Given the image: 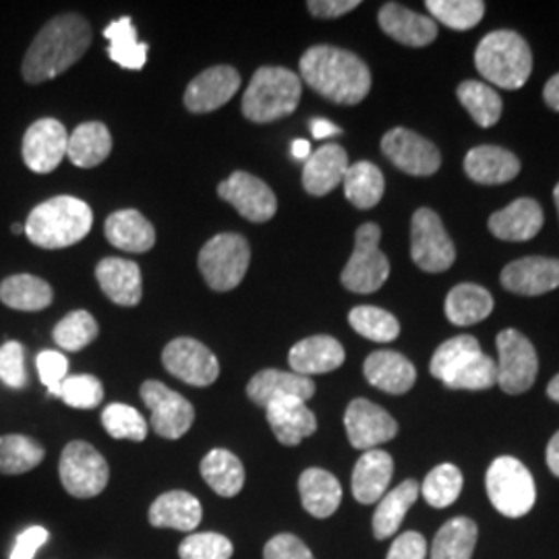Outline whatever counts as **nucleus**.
I'll return each mask as SVG.
<instances>
[{
  "label": "nucleus",
  "instance_id": "nucleus-1",
  "mask_svg": "<svg viewBox=\"0 0 559 559\" xmlns=\"http://www.w3.org/2000/svg\"><path fill=\"white\" fill-rule=\"evenodd\" d=\"M92 44V27L78 13L59 15L48 21L34 38L23 59V80L44 83L62 75L87 52Z\"/></svg>",
  "mask_w": 559,
  "mask_h": 559
},
{
  "label": "nucleus",
  "instance_id": "nucleus-2",
  "mask_svg": "<svg viewBox=\"0 0 559 559\" xmlns=\"http://www.w3.org/2000/svg\"><path fill=\"white\" fill-rule=\"evenodd\" d=\"M300 78L320 96L342 106H355L371 90V71L362 60L336 46H313L300 59Z\"/></svg>",
  "mask_w": 559,
  "mask_h": 559
},
{
  "label": "nucleus",
  "instance_id": "nucleus-3",
  "mask_svg": "<svg viewBox=\"0 0 559 559\" xmlns=\"http://www.w3.org/2000/svg\"><path fill=\"white\" fill-rule=\"evenodd\" d=\"M92 226L94 214L85 201L59 195L32 210L25 222V235L41 249H64L85 239Z\"/></svg>",
  "mask_w": 559,
  "mask_h": 559
},
{
  "label": "nucleus",
  "instance_id": "nucleus-4",
  "mask_svg": "<svg viewBox=\"0 0 559 559\" xmlns=\"http://www.w3.org/2000/svg\"><path fill=\"white\" fill-rule=\"evenodd\" d=\"M431 376L450 390L480 392L498 383V365L480 350L477 338L464 334L445 340L431 359Z\"/></svg>",
  "mask_w": 559,
  "mask_h": 559
},
{
  "label": "nucleus",
  "instance_id": "nucleus-5",
  "mask_svg": "<svg viewBox=\"0 0 559 559\" xmlns=\"http://www.w3.org/2000/svg\"><path fill=\"white\" fill-rule=\"evenodd\" d=\"M480 75L501 90H520L533 71V52L526 40L512 29L487 34L475 50Z\"/></svg>",
  "mask_w": 559,
  "mask_h": 559
},
{
  "label": "nucleus",
  "instance_id": "nucleus-6",
  "mask_svg": "<svg viewBox=\"0 0 559 559\" xmlns=\"http://www.w3.org/2000/svg\"><path fill=\"white\" fill-rule=\"evenodd\" d=\"M302 83L284 67H261L242 96V115L265 124L290 117L299 106Z\"/></svg>",
  "mask_w": 559,
  "mask_h": 559
},
{
  "label": "nucleus",
  "instance_id": "nucleus-7",
  "mask_svg": "<svg viewBox=\"0 0 559 559\" xmlns=\"http://www.w3.org/2000/svg\"><path fill=\"white\" fill-rule=\"evenodd\" d=\"M485 485L493 508L508 519L526 516L537 501L533 475L519 459L512 456H500L491 462Z\"/></svg>",
  "mask_w": 559,
  "mask_h": 559
},
{
  "label": "nucleus",
  "instance_id": "nucleus-8",
  "mask_svg": "<svg viewBox=\"0 0 559 559\" xmlns=\"http://www.w3.org/2000/svg\"><path fill=\"white\" fill-rule=\"evenodd\" d=\"M251 263L249 242L235 233H222L207 240L200 251L201 276L216 293L237 288Z\"/></svg>",
  "mask_w": 559,
  "mask_h": 559
},
{
  "label": "nucleus",
  "instance_id": "nucleus-9",
  "mask_svg": "<svg viewBox=\"0 0 559 559\" xmlns=\"http://www.w3.org/2000/svg\"><path fill=\"white\" fill-rule=\"evenodd\" d=\"M381 228L373 222L362 224L355 235V251L342 270V284L357 295L380 290L390 276V261L380 249Z\"/></svg>",
  "mask_w": 559,
  "mask_h": 559
},
{
  "label": "nucleus",
  "instance_id": "nucleus-10",
  "mask_svg": "<svg viewBox=\"0 0 559 559\" xmlns=\"http://www.w3.org/2000/svg\"><path fill=\"white\" fill-rule=\"evenodd\" d=\"M60 483L64 491L78 500L100 496L110 479L108 462L87 441H71L64 445L59 464Z\"/></svg>",
  "mask_w": 559,
  "mask_h": 559
},
{
  "label": "nucleus",
  "instance_id": "nucleus-11",
  "mask_svg": "<svg viewBox=\"0 0 559 559\" xmlns=\"http://www.w3.org/2000/svg\"><path fill=\"white\" fill-rule=\"evenodd\" d=\"M411 255L420 270L429 274L445 272L456 261L454 242L445 233L440 216L429 207H420L413 216Z\"/></svg>",
  "mask_w": 559,
  "mask_h": 559
},
{
  "label": "nucleus",
  "instance_id": "nucleus-12",
  "mask_svg": "<svg viewBox=\"0 0 559 559\" xmlns=\"http://www.w3.org/2000/svg\"><path fill=\"white\" fill-rule=\"evenodd\" d=\"M498 385L506 394L519 396L533 388L539 373V357L531 340L519 330H503L498 336Z\"/></svg>",
  "mask_w": 559,
  "mask_h": 559
},
{
  "label": "nucleus",
  "instance_id": "nucleus-13",
  "mask_svg": "<svg viewBox=\"0 0 559 559\" xmlns=\"http://www.w3.org/2000/svg\"><path fill=\"white\" fill-rule=\"evenodd\" d=\"M140 396L152 413V429L164 440H179L191 429L195 408L179 392L170 390L162 381L147 380L141 383Z\"/></svg>",
  "mask_w": 559,
  "mask_h": 559
},
{
  "label": "nucleus",
  "instance_id": "nucleus-14",
  "mask_svg": "<svg viewBox=\"0 0 559 559\" xmlns=\"http://www.w3.org/2000/svg\"><path fill=\"white\" fill-rule=\"evenodd\" d=\"M381 152L396 168L411 177H431L440 170L441 154L438 145L404 127H396L383 135Z\"/></svg>",
  "mask_w": 559,
  "mask_h": 559
},
{
  "label": "nucleus",
  "instance_id": "nucleus-15",
  "mask_svg": "<svg viewBox=\"0 0 559 559\" xmlns=\"http://www.w3.org/2000/svg\"><path fill=\"white\" fill-rule=\"evenodd\" d=\"M162 365L170 376L195 388H207L221 376V362L216 355L193 338H177L166 344Z\"/></svg>",
  "mask_w": 559,
  "mask_h": 559
},
{
  "label": "nucleus",
  "instance_id": "nucleus-16",
  "mask_svg": "<svg viewBox=\"0 0 559 559\" xmlns=\"http://www.w3.org/2000/svg\"><path fill=\"white\" fill-rule=\"evenodd\" d=\"M346 436L353 448L369 452L378 450V445L394 440L399 433V423L381 406L371 400H353L344 415Z\"/></svg>",
  "mask_w": 559,
  "mask_h": 559
},
{
  "label": "nucleus",
  "instance_id": "nucleus-17",
  "mask_svg": "<svg viewBox=\"0 0 559 559\" xmlns=\"http://www.w3.org/2000/svg\"><path fill=\"white\" fill-rule=\"evenodd\" d=\"M218 195L228 201L242 218L255 224L272 221L278 212V200L263 180L249 173H233L218 185Z\"/></svg>",
  "mask_w": 559,
  "mask_h": 559
},
{
  "label": "nucleus",
  "instance_id": "nucleus-18",
  "mask_svg": "<svg viewBox=\"0 0 559 559\" xmlns=\"http://www.w3.org/2000/svg\"><path fill=\"white\" fill-rule=\"evenodd\" d=\"M67 145L69 133L62 122L57 119L36 120L23 138V162L29 170L48 175L67 158Z\"/></svg>",
  "mask_w": 559,
  "mask_h": 559
},
{
  "label": "nucleus",
  "instance_id": "nucleus-19",
  "mask_svg": "<svg viewBox=\"0 0 559 559\" xmlns=\"http://www.w3.org/2000/svg\"><path fill=\"white\" fill-rule=\"evenodd\" d=\"M240 75L235 67L218 64L200 73L187 85L185 106L193 115H207L233 100L239 92Z\"/></svg>",
  "mask_w": 559,
  "mask_h": 559
},
{
  "label": "nucleus",
  "instance_id": "nucleus-20",
  "mask_svg": "<svg viewBox=\"0 0 559 559\" xmlns=\"http://www.w3.org/2000/svg\"><path fill=\"white\" fill-rule=\"evenodd\" d=\"M501 286L514 295L537 297L559 286V260L524 258L501 270Z\"/></svg>",
  "mask_w": 559,
  "mask_h": 559
},
{
  "label": "nucleus",
  "instance_id": "nucleus-21",
  "mask_svg": "<svg viewBox=\"0 0 559 559\" xmlns=\"http://www.w3.org/2000/svg\"><path fill=\"white\" fill-rule=\"evenodd\" d=\"M316 394V383L311 378H305L293 371L280 369H263L255 373L249 385L247 396L261 408H267L272 402L282 399H297L307 402Z\"/></svg>",
  "mask_w": 559,
  "mask_h": 559
},
{
  "label": "nucleus",
  "instance_id": "nucleus-22",
  "mask_svg": "<svg viewBox=\"0 0 559 559\" xmlns=\"http://www.w3.org/2000/svg\"><path fill=\"white\" fill-rule=\"evenodd\" d=\"M270 429L282 445H299L318 431V419L307 402L297 399H282L265 408Z\"/></svg>",
  "mask_w": 559,
  "mask_h": 559
},
{
  "label": "nucleus",
  "instance_id": "nucleus-23",
  "mask_svg": "<svg viewBox=\"0 0 559 559\" xmlns=\"http://www.w3.org/2000/svg\"><path fill=\"white\" fill-rule=\"evenodd\" d=\"M348 154L338 143H325L313 152L302 168V187L309 195L323 198L332 193L348 170Z\"/></svg>",
  "mask_w": 559,
  "mask_h": 559
},
{
  "label": "nucleus",
  "instance_id": "nucleus-24",
  "mask_svg": "<svg viewBox=\"0 0 559 559\" xmlns=\"http://www.w3.org/2000/svg\"><path fill=\"white\" fill-rule=\"evenodd\" d=\"M381 29L394 38V40L411 46V48H423L429 46L438 38V23L431 17H425L415 13L399 2H385L380 9Z\"/></svg>",
  "mask_w": 559,
  "mask_h": 559
},
{
  "label": "nucleus",
  "instance_id": "nucleus-25",
  "mask_svg": "<svg viewBox=\"0 0 559 559\" xmlns=\"http://www.w3.org/2000/svg\"><path fill=\"white\" fill-rule=\"evenodd\" d=\"M362 373L373 388L394 396L406 394L417 381L415 365L394 350L371 353L362 365Z\"/></svg>",
  "mask_w": 559,
  "mask_h": 559
},
{
  "label": "nucleus",
  "instance_id": "nucleus-26",
  "mask_svg": "<svg viewBox=\"0 0 559 559\" xmlns=\"http://www.w3.org/2000/svg\"><path fill=\"white\" fill-rule=\"evenodd\" d=\"M543 207L531 198H520L512 201L508 207L491 214L489 218V233L500 240H531L535 239L543 228Z\"/></svg>",
  "mask_w": 559,
  "mask_h": 559
},
{
  "label": "nucleus",
  "instance_id": "nucleus-27",
  "mask_svg": "<svg viewBox=\"0 0 559 559\" xmlns=\"http://www.w3.org/2000/svg\"><path fill=\"white\" fill-rule=\"evenodd\" d=\"M344 359H346L344 346L332 336H311V338L300 340L288 353L293 373H299L305 378L336 371Z\"/></svg>",
  "mask_w": 559,
  "mask_h": 559
},
{
  "label": "nucleus",
  "instance_id": "nucleus-28",
  "mask_svg": "<svg viewBox=\"0 0 559 559\" xmlns=\"http://www.w3.org/2000/svg\"><path fill=\"white\" fill-rule=\"evenodd\" d=\"M102 293L120 307H135L143 297V280L135 261L106 258L96 267Z\"/></svg>",
  "mask_w": 559,
  "mask_h": 559
},
{
  "label": "nucleus",
  "instance_id": "nucleus-29",
  "mask_svg": "<svg viewBox=\"0 0 559 559\" xmlns=\"http://www.w3.org/2000/svg\"><path fill=\"white\" fill-rule=\"evenodd\" d=\"M394 475V460L383 450L365 452L353 471V496L359 503L371 506L388 493Z\"/></svg>",
  "mask_w": 559,
  "mask_h": 559
},
{
  "label": "nucleus",
  "instance_id": "nucleus-30",
  "mask_svg": "<svg viewBox=\"0 0 559 559\" xmlns=\"http://www.w3.org/2000/svg\"><path fill=\"white\" fill-rule=\"evenodd\" d=\"M464 170L479 185H503L519 177L520 160L500 145H479L466 154Z\"/></svg>",
  "mask_w": 559,
  "mask_h": 559
},
{
  "label": "nucleus",
  "instance_id": "nucleus-31",
  "mask_svg": "<svg viewBox=\"0 0 559 559\" xmlns=\"http://www.w3.org/2000/svg\"><path fill=\"white\" fill-rule=\"evenodd\" d=\"M104 235L112 247L127 253H145L156 242V230L138 210H119L104 224Z\"/></svg>",
  "mask_w": 559,
  "mask_h": 559
},
{
  "label": "nucleus",
  "instance_id": "nucleus-32",
  "mask_svg": "<svg viewBox=\"0 0 559 559\" xmlns=\"http://www.w3.org/2000/svg\"><path fill=\"white\" fill-rule=\"evenodd\" d=\"M150 524L154 528H175L180 533H193L203 519L201 503L187 491H166L150 508Z\"/></svg>",
  "mask_w": 559,
  "mask_h": 559
},
{
  "label": "nucleus",
  "instance_id": "nucleus-33",
  "mask_svg": "<svg viewBox=\"0 0 559 559\" xmlns=\"http://www.w3.org/2000/svg\"><path fill=\"white\" fill-rule=\"evenodd\" d=\"M302 508L316 519H330L340 508L342 485L323 468H307L299 479Z\"/></svg>",
  "mask_w": 559,
  "mask_h": 559
},
{
  "label": "nucleus",
  "instance_id": "nucleus-34",
  "mask_svg": "<svg viewBox=\"0 0 559 559\" xmlns=\"http://www.w3.org/2000/svg\"><path fill=\"white\" fill-rule=\"evenodd\" d=\"M420 487L417 480H402L396 489L388 491L380 501L373 514V535L383 540L399 533L400 524L406 512L419 500Z\"/></svg>",
  "mask_w": 559,
  "mask_h": 559
},
{
  "label": "nucleus",
  "instance_id": "nucleus-35",
  "mask_svg": "<svg viewBox=\"0 0 559 559\" xmlns=\"http://www.w3.org/2000/svg\"><path fill=\"white\" fill-rule=\"evenodd\" d=\"M112 152V135L102 122H83L71 135L67 158L80 168H94Z\"/></svg>",
  "mask_w": 559,
  "mask_h": 559
},
{
  "label": "nucleus",
  "instance_id": "nucleus-36",
  "mask_svg": "<svg viewBox=\"0 0 559 559\" xmlns=\"http://www.w3.org/2000/svg\"><path fill=\"white\" fill-rule=\"evenodd\" d=\"M493 311V297L479 284H459L445 299V316L454 325H473Z\"/></svg>",
  "mask_w": 559,
  "mask_h": 559
},
{
  "label": "nucleus",
  "instance_id": "nucleus-37",
  "mask_svg": "<svg viewBox=\"0 0 559 559\" xmlns=\"http://www.w3.org/2000/svg\"><path fill=\"white\" fill-rule=\"evenodd\" d=\"M201 477L222 498H235L245 485V466L233 452L216 448L201 460Z\"/></svg>",
  "mask_w": 559,
  "mask_h": 559
},
{
  "label": "nucleus",
  "instance_id": "nucleus-38",
  "mask_svg": "<svg viewBox=\"0 0 559 559\" xmlns=\"http://www.w3.org/2000/svg\"><path fill=\"white\" fill-rule=\"evenodd\" d=\"M52 299V286L32 274H15L0 284V300L17 311H41Z\"/></svg>",
  "mask_w": 559,
  "mask_h": 559
},
{
  "label": "nucleus",
  "instance_id": "nucleus-39",
  "mask_svg": "<svg viewBox=\"0 0 559 559\" xmlns=\"http://www.w3.org/2000/svg\"><path fill=\"white\" fill-rule=\"evenodd\" d=\"M479 528L466 516L448 520L431 545V559H471L477 547Z\"/></svg>",
  "mask_w": 559,
  "mask_h": 559
},
{
  "label": "nucleus",
  "instance_id": "nucleus-40",
  "mask_svg": "<svg viewBox=\"0 0 559 559\" xmlns=\"http://www.w3.org/2000/svg\"><path fill=\"white\" fill-rule=\"evenodd\" d=\"M104 36H106V40L110 41L108 57L110 60H115L119 67L129 69V71H140L145 67L150 46L138 40V32H135V25L131 17L112 21L104 29Z\"/></svg>",
  "mask_w": 559,
  "mask_h": 559
},
{
  "label": "nucleus",
  "instance_id": "nucleus-41",
  "mask_svg": "<svg viewBox=\"0 0 559 559\" xmlns=\"http://www.w3.org/2000/svg\"><path fill=\"white\" fill-rule=\"evenodd\" d=\"M344 195L355 207L371 210L380 203L385 191V180L380 168L371 162L350 164L344 175Z\"/></svg>",
  "mask_w": 559,
  "mask_h": 559
},
{
  "label": "nucleus",
  "instance_id": "nucleus-42",
  "mask_svg": "<svg viewBox=\"0 0 559 559\" xmlns=\"http://www.w3.org/2000/svg\"><path fill=\"white\" fill-rule=\"evenodd\" d=\"M46 456L44 448L27 436H2L0 438V475H23L34 471Z\"/></svg>",
  "mask_w": 559,
  "mask_h": 559
},
{
  "label": "nucleus",
  "instance_id": "nucleus-43",
  "mask_svg": "<svg viewBox=\"0 0 559 559\" xmlns=\"http://www.w3.org/2000/svg\"><path fill=\"white\" fill-rule=\"evenodd\" d=\"M456 96L479 127H493L501 119L503 102L493 87L480 81H464L460 83Z\"/></svg>",
  "mask_w": 559,
  "mask_h": 559
},
{
  "label": "nucleus",
  "instance_id": "nucleus-44",
  "mask_svg": "<svg viewBox=\"0 0 559 559\" xmlns=\"http://www.w3.org/2000/svg\"><path fill=\"white\" fill-rule=\"evenodd\" d=\"M462 483H464V479H462L459 466L445 462V464L436 466L425 477L420 493L431 508L441 510V508H448V506H452L454 501L459 500Z\"/></svg>",
  "mask_w": 559,
  "mask_h": 559
},
{
  "label": "nucleus",
  "instance_id": "nucleus-45",
  "mask_svg": "<svg viewBox=\"0 0 559 559\" xmlns=\"http://www.w3.org/2000/svg\"><path fill=\"white\" fill-rule=\"evenodd\" d=\"M353 330L362 338L373 342H392L399 338L400 323L390 311L373 307V305H360L355 307L348 316Z\"/></svg>",
  "mask_w": 559,
  "mask_h": 559
},
{
  "label": "nucleus",
  "instance_id": "nucleus-46",
  "mask_svg": "<svg viewBox=\"0 0 559 559\" xmlns=\"http://www.w3.org/2000/svg\"><path fill=\"white\" fill-rule=\"evenodd\" d=\"M52 338L62 350L78 353L98 338V323L87 311H73L57 323Z\"/></svg>",
  "mask_w": 559,
  "mask_h": 559
},
{
  "label": "nucleus",
  "instance_id": "nucleus-47",
  "mask_svg": "<svg viewBox=\"0 0 559 559\" xmlns=\"http://www.w3.org/2000/svg\"><path fill=\"white\" fill-rule=\"evenodd\" d=\"M429 13L450 29L466 32L475 27L485 15L480 0H427Z\"/></svg>",
  "mask_w": 559,
  "mask_h": 559
},
{
  "label": "nucleus",
  "instance_id": "nucleus-48",
  "mask_svg": "<svg viewBox=\"0 0 559 559\" xmlns=\"http://www.w3.org/2000/svg\"><path fill=\"white\" fill-rule=\"evenodd\" d=\"M102 425L115 440L143 441L147 438V420L129 404L115 402L106 406L102 413Z\"/></svg>",
  "mask_w": 559,
  "mask_h": 559
},
{
  "label": "nucleus",
  "instance_id": "nucleus-49",
  "mask_svg": "<svg viewBox=\"0 0 559 559\" xmlns=\"http://www.w3.org/2000/svg\"><path fill=\"white\" fill-rule=\"evenodd\" d=\"M60 399L71 408L90 411L104 400V385L94 376H67L60 385Z\"/></svg>",
  "mask_w": 559,
  "mask_h": 559
},
{
  "label": "nucleus",
  "instance_id": "nucleus-50",
  "mask_svg": "<svg viewBox=\"0 0 559 559\" xmlns=\"http://www.w3.org/2000/svg\"><path fill=\"white\" fill-rule=\"evenodd\" d=\"M233 543L218 533H191L179 545L180 559H230Z\"/></svg>",
  "mask_w": 559,
  "mask_h": 559
},
{
  "label": "nucleus",
  "instance_id": "nucleus-51",
  "mask_svg": "<svg viewBox=\"0 0 559 559\" xmlns=\"http://www.w3.org/2000/svg\"><path fill=\"white\" fill-rule=\"evenodd\" d=\"M0 381L13 390H23L27 385L25 348L15 340L0 346Z\"/></svg>",
  "mask_w": 559,
  "mask_h": 559
},
{
  "label": "nucleus",
  "instance_id": "nucleus-52",
  "mask_svg": "<svg viewBox=\"0 0 559 559\" xmlns=\"http://www.w3.org/2000/svg\"><path fill=\"white\" fill-rule=\"evenodd\" d=\"M40 381L48 388L52 396H60V385L67 380L69 373V360L57 350H41L36 359Z\"/></svg>",
  "mask_w": 559,
  "mask_h": 559
},
{
  "label": "nucleus",
  "instance_id": "nucleus-53",
  "mask_svg": "<svg viewBox=\"0 0 559 559\" xmlns=\"http://www.w3.org/2000/svg\"><path fill=\"white\" fill-rule=\"evenodd\" d=\"M263 559H316L311 549L295 535L282 533L267 540L263 547Z\"/></svg>",
  "mask_w": 559,
  "mask_h": 559
},
{
  "label": "nucleus",
  "instance_id": "nucleus-54",
  "mask_svg": "<svg viewBox=\"0 0 559 559\" xmlns=\"http://www.w3.org/2000/svg\"><path fill=\"white\" fill-rule=\"evenodd\" d=\"M427 558V540L415 531L402 533L394 539L385 559H425Z\"/></svg>",
  "mask_w": 559,
  "mask_h": 559
},
{
  "label": "nucleus",
  "instance_id": "nucleus-55",
  "mask_svg": "<svg viewBox=\"0 0 559 559\" xmlns=\"http://www.w3.org/2000/svg\"><path fill=\"white\" fill-rule=\"evenodd\" d=\"M46 540H48V531L44 526H29L15 540V547L9 559H34Z\"/></svg>",
  "mask_w": 559,
  "mask_h": 559
},
{
  "label": "nucleus",
  "instance_id": "nucleus-56",
  "mask_svg": "<svg viewBox=\"0 0 559 559\" xmlns=\"http://www.w3.org/2000/svg\"><path fill=\"white\" fill-rule=\"evenodd\" d=\"M359 0H311L307 2V9L313 17L320 20H336L359 7Z\"/></svg>",
  "mask_w": 559,
  "mask_h": 559
},
{
  "label": "nucleus",
  "instance_id": "nucleus-57",
  "mask_svg": "<svg viewBox=\"0 0 559 559\" xmlns=\"http://www.w3.org/2000/svg\"><path fill=\"white\" fill-rule=\"evenodd\" d=\"M311 133H313L316 140H328L332 135H342V129L330 120L313 119L311 120Z\"/></svg>",
  "mask_w": 559,
  "mask_h": 559
},
{
  "label": "nucleus",
  "instance_id": "nucleus-58",
  "mask_svg": "<svg viewBox=\"0 0 559 559\" xmlns=\"http://www.w3.org/2000/svg\"><path fill=\"white\" fill-rule=\"evenodd\" d=\"M543 100L547 102L549 108L559 112V73L547 81V85L543 90Z\"/></svg>",
  "mask_w": 559,
  "mask_h": 559
},
{
  "label": "nucleus",
  "instance_id": "nucleus-59",
  "mask_svg": "<svg viewBox=\"0 0 559 559\" xmlns=\"http://www.w3.org/2000/svg\"><path fill=\"white\" fill-rule=\"evenodd\" d=\"M547 466L556 477H559V431L547 445Z\"/></svg>",
  "mask_w": 559,
  "mask_h": 559
},
{
  "label": "nucleus",
  "instance_id": "nucleus-60",
  "mask_svg": "<svg viewBox=\"0 0 559 559\" xmlns=\"http://www.w3.org/2000/svg\"><path fill=\"white\" fill-rule=\"evenodd\" d=\"M293 156L295 160H305L311 156V143L305 140H295L293 143Z\"/></svg>",
  "mask_w": 559,
  "mask_h": 559
},
{
  "label": "nucleus",
  "instance_id": "nucleus-61",
  "mask_svg": "<svg viewBox=\"0 0 559 559\" xmlns=\"http://www.w3.org/2000/svg\"><path fill=\"white\" fill-rule=\"evenodd\" d=\"M547 394H549V399L559 402V373L554 378V380L549 381V385H547Z\"/></svg>",
  "mask_w": 559,
  "mask_h": 559
},
{
  "label": "nucleus",
  "instance_id": "nucleus-62",
  "mask_svg": "<svg viewBox=\"0 0 559 559\" xmlns=\"http://www.w3.org/2000/svg\"><path fill=\"white\" fill-rule=\"evenodd\" d=\"M13 233H15V235L25 233V224H13Z\"/></svg>",
  "mask_w": 559,
  "mask_h": 559
},
{
  "label": "nucleus",
  "instance_id": "nucleus-63",
  "mask_svg": "<svg viewBox=\"0 0 559 559\" xmlns=\"http://www.w3.org/2000/svg\"><path fill=\"white\" fill-rule=\"evenodd\" d=\"M554 200H556V205H558V214H559V182L556 185V189H554Z\"/></svg>",
  "mask_w": 559,
  "mask_h": 559
}]
</instances>
